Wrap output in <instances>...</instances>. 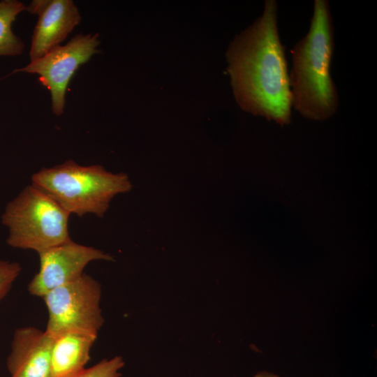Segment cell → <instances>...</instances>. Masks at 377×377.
<instances>
[{"mask_svg":"<svg viewBox=\"0 0 377 377\" xmlns=\"http://www.w3.org/2000/svg\"><path fill=\"white\" fill-rule=\"evenodd\" d=\"M253 377H280L276 374L271 373L267 371H260L256 373Z\"/></svg>","mask_w":377,"mask_h":377,"instance_id":"obj_14","label":"cell"},{"mask_svg":"<svg viewBox=\"0 0 377 377\" xmlns=\"http://www.w3.org/2000/svg\"><path fill=\"white\" fill-rule=\"evenodd\" d=\"M25 11L38 17L31 36L30 61L61 45L82 19L72 0H34Z\"/></svg>","mask_w":377,"mask_h":377,"instance_id":"obj_8","label":"cell"},{"mask_svg":"<svg viewBox=\"0 0 377 377\" xmlns=\"http://www.w3.org/2000/svg\"><path fill=\"white\" fill-rule=\"evenodd\" d=\"M31 181L71 215L78 216L103 217L114 196L132 188L126 173H112L101 165H82L71 159L41 168Z\"/></svg>","mask_w":377,"mask_h":377,"instance_id":"obj_3","label":"cell"},{"mask_svg":"<svg viewBox=\"0 0 377 377\" xmlns=\"http://www.w3.org/2000/svg\"><path fill=\"white\" fill-rule=\"evenodd\" d=\"M21 270L17 262L0 260V302L10 292Z\"/></svg>","mask_w":377,"mask_h":377,"instance_id":"obj_13","label":"cell"},{"mask_svg":"<svg viewBox=\"0 0 377 377\" xmlns=\"http://www.w3.org/2000/svg\"><path fill=\"white\" fill-rule=\"evenodd\" d=\"M101 292L99 282L84 273L47 293L42 297L48 315L45 331L52 337L69 331L98 335L104 323Z\"/></svg>","mask_w":377,"mask_h":377,"instance_id":"obj_5","label":"cell"},{"mask_svg":"<svg viewBox=\"0 0 377 377\" xmlns=\"http://www.w3.org/2000/svg\"><path fill=\"white\" fill-rule=\"evenodd\" d=\"M38 256L39 269L28 284V291L40 297L52 289L78 279L92 261H114L110 254L72 239L45 250Z\"/></svg>","mask_w":377,"mask_h":377,"instance_id":"obj_7","label":"cell"},{"mask_svg":"<svg viewBox=\"0 0 377 377\" xmlns=\"http://www.w3.org/2000/svg\"><path fill=\"white\" fill-rule=\"evenodd\" d=\"M333 36L329 3L315 0L309 32L291 50L289 76L292 105L311 120H325L338 107L337 91L330 75Z\"/></svg>","mask_w":377,"mask_h":377,"instance_id":"obj_2","label":"cell"},{"mask_svg":"<svg viewBox=\"0 0 377 377\" xmlns=\"http://www.w3.org/2000/svg\"><path fill=\"white\" fill-rule=\"evenodd\" d=\"M96 334L69 331L52 337V377H74L84 371L90 359Z\"/></svg>","mask_w":377,"mask_h":377,"instance_id":"obj_10","label":"cell"},{"mask_svg":"<svg viewBox=\"0 0 377 377\" xmlns=\"http://www.w3.org/2000/svg\"><path fill=\"white\" fill-rule=\"evenodd\" d=\"M124 366L123 358L115 356L111 359H104L94 366L86 368L74 377H119V371Z\"/></svg>","mask_w":377,"mask_h":377,"instance_id":"obj_12","label":"cell"},{"mask_svg":"<svg viewBox=\"0 0 377 377\" xmlns=\"http://www.w3.org/2000/svg\"><path fill=\"white\" fill-rule=\"evenodd\" d=\"M71 214L42 191L30 184L6 205L1 223L8 231V246L40 253L71 240Z\"/></svg>","mask_w":377,"mask_h":377,"instance_id":"obj_4","label":"cell"},{"mask_svg":"<svg viewBox=\"0 0 377 377\" xmlns=\"http://www.w3.org/2000/svg\"><path fill=\"white\" fill-rule=\"evenodd\" d=\"M26 10V6L17 0L0 1V57L22 54L23 40L14 34L12 24L17 15Z\"/></svg>","mask_w":377,"mask_h":377,"instance_id":"obj_11","label":"cell"},{"mask_svg":"<svg viewBox=\"0 0 377 377\" xmlns=\"http://www.w3.org/2000/svg\"><path fill=\"white\" fill-rule=\"evenodd\" d=\"M276 11V1H265L263 15L234 38L227 71L242 110L283 126L290 122L293 99Z\"/></svg>","mask_w":377,"mask_h":377,"instance_id":"obj_1","label":"cell"},{"mask_svg":"<svg viewBox=\"0 0 377 377\" xmlns=\"http://www.w3.org/2000/svg\"><path fill=\"white\" fill-rule=\"evenodd\" d=\"M52 342L45 330L31 326L16 329L6 360L10 377H52Z\"/></svg>","mask_w":377,"mask_h":377,"instance_id":"obj_9","label":"cell"},{"mask_svg":"<svg viewBox=\"0 0 377 377\" xmlns=\"http://www.w3.org/2000/svg\"><path fill=\"white\" fill-rule=\"evenodd\" d=\"M99 44L98 34H79L66 44L56 47L24 67L13 70L0 80L17 73L38 75L39 82L50 93L52 112L60 116L64 112L66 89L72 77L80 66L99 52Z\"/></svg>","mask_w":377,"mask_h":377,"instance_id":"obj_6","label":"cell"}]
</instances>
